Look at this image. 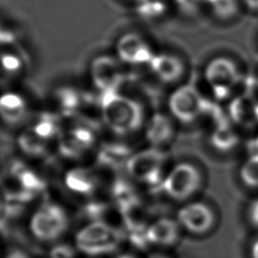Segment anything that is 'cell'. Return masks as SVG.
<instances>
[{
	"mask_svg": "<svg viewBox=\"0 0 258 258\" xmlns=\"http://www.w3.org/2000/svg\"><path fill=\"white\" fill-rule=\"evenodd\" d=\"M100 115L107 129L120 137L140 131L148 118L140 101L121 92L101 96Z\"/></svg>",
	"mask_w": 258,
	"mask_h": 258,
	"instance_id": "6da1fadb",
	"label": "cell"
},
{
	"mask_svg": "<svg viewBox=\"0 0 258 258\" xmlns=\"http://www.w3.org/2000/svg\"><path fill=\"white\" fill-rule=\"evenodd\" d=\"M122 241L121 232L102 220H93L78 230L75 248L89 257H101L118 250Z\"/></svg>",
	"mask_w": 258,
	"mask_h": 258,
	"instance_id": "7a4b0ae2",
	"label": "cell"
},
{
	"mask_svg": "<svg viewBox=\"0 0 258 258\" xmlns=\"http://www.w3.org/2000/svg\"><path fill=\"white\" fill-rule=\"evenodd\" d=\"M69 226L68 212L59 204L51 202L39 205L28 221L30 235L42 244H56L67 233Z\"/></svg>",
	"mask_w": 258,
	"mask_h": 258,
	"instance_id": "3957f363",
	"label": "cell"
},
{
	"mask_svg": "<svg viewBox=\"0 0 258 258\" xmlns=\"http://www.w3.org/2000/svg\"><path fill=\"white\" fill-rule=\"evenodd\" d=\"M243 79V73L235 58L228 55L211 57L203 69V80L218 99H227L238 88Z\"/></svg>",
	"mask_w": 258,
	"mask_h": 258,
	"instance_id": "277c9868",
	"label": "cell"
},
{
	"mask_svg": "<svg viewBox=\"0 0 258 258\" xmlns=\"http://www.w3.org/2000/svg\"><path fill=\"white\" fill-rule=\"evenodd\" d=\"M166 155L162 149L149 146L132 153L125 167L129 177L148 187H160L166 172H164Z\"/></svg>",
	"mask_w": 258,
	"mask_h": 258,
	"instance_id": "5b68a950",
	"label": "cell"
},
{
	"mask_svg": "<svg viewBox=\"0 0 258 258\" xmlns=\"http://www.w3.org/2000/svg\"><path fill=\"white\" fill-rule=\"evenodd\" d=\"M203 182V172L197 164L180 161L166 172L161 189L173 201L188 202L202 188Z\"/></svg>",
	"mask_w": 258,
	"mask_h": 258,
	"instance_id": "8992f818",
	"label": "cell"
},
{
	"mask_svg": "<svg viewBox=\"0 0 258 258\" xmlns=\"http://www.w3.org/2000/svg\"><path fill=\"white\" fill-rule=\"evenodd\" d=\"M89 80L101 96L119 93L126 83V67L115 54L95 56L88 69Z\"/></svg>",
	"mask_w": 258,
	"mask_h": 258,
	"instance_id": "52a82bcc",
	"label": "cell"
},
{
	"mask_svg": "<svg viewBox=\"0 0 258 258\" xmlns=\"http://www.w3.org/2000/svg\"><path fill=\"white\" fill-rule=\"evenodd\" d=\"M168 114L174 121L190 124L199 120L207 111L203 94L190 84H179L169 93L166 101Z\"/></svg>",
	"mask_w": 258,
	"mask_h": 258,
	"instance_id": "ba28073f",
	"label": "cell"
},
{
	"mask_svg": "<svg viewBox=\"0 0 258 258\" xmlns=\"http://www.w3.org/2000/svg\"><path fill=\"white\" fill-rule=\"evenodd\" d=\"M150 42L138 32H125L115 42V55L125 67H148L155 54Z\"/></svg>",
	"mask_w": 258,
	"mask_h": 258,
	"instance_id": "9c48e42d",
	"label": "cell"
},
{
	"mask_svg": "<svg viewBox=\"0 0 258 258\" xmlns=\"http://www.w3.org/2000/svg\"><path fill=\"white\" fill-rule=\"evenodd\" d=\"M175 219L182 230L196 236L211 232L217 221L214 209L202 201L185 202L177 210Z\"/></svg>",
	"mask_w": 258,
	"mask_h": 258,
	"instance_id": "30bf717a",
	"label": "cell"
},
{
	"mask_svg": "<svg viewBox=\"0 0 258 258\" xmlns=\"http://www.w3.org/2000/svg\"><path fill=\"white\" fill-rule=\"evenodd\" d=\"M96 143L95 132L86 125H76L58 136V152L71 160L81 159Z\"/></svg>",
	"mask_w": 258,
	"mask_h": 258,
	"instance_id": "8fae6325",
	"label": "cell"
},
{
	"mask_svg": "<svg viewBox=\"0 0 258 258\" xmlns=\"http://www.w3.org/2000/svg\"><path fill=\"white\" fill-rule=\"evenodd\" d=\"M147 69L163 85L177 86L185 75L184 60L175 52L167 50L156 51Z\"/></svg>",
	"mask_w": 258,
	"mask_h": 258,
	"instance_id": "7c38bea8",
	"label": "cell"
},
{
	"mask_svg": "<svg viewBox=\"0 0 258 258\" xmlns=\"http://www.w3.org/2000/svg\"><path fill=\"white\" fill-rule=\"evenodd\" d=\"M174 119L163 112L150 115L144 125V136L151 147L162 149L171 143L175 136Z\"/></svg>",
	"mask_w": 258,
	"mask_h": 258,
	"instance_id": "4fadbf2b",
	"label": "cell"
},
{
	"mask_svg": "<svg viewBox=\"0 0 258 258\" xmlns=\"http://www.w3.org/2000/svg\"><path fill=\"white\" fill-rule=\"evenodd\" d=\"M27 99L19 92L6 90L0 93V121L9 127H18L28 118Z\"/></svg>",
	"mask_w": 258,
	"mask_h": 258,
	"instance_id": "5bb4252c",
	"label": "cell"
},
{
	"mask_svg": "<svg viewBox=\"0 0 258 258\" xmlns=\"http://www.w3.org/2000/svg\"><path fill=\"white\" fill-rule=\"evenodd\" d=\"M181 231L182 229L176 219L161 217L148 224L146 238L149 245L169 248L179 241Z\"/></svg>",
	"mask_w": 258,
	"mask_h": 258,
	"instance_id": "9a60e30c",
	"label": "cell"
},
{
	"mask_svg": "<svg viewBox=\"0 0 258 258\" xmlns=\"http://www.w3.org/2000/svg\"><path fill=\"white\" fill-rule=\"evenodd\" d=\"M64 187L75 196L91 197L99 185V179L94 170L85 166H74L63 174Z\"/></svg>",
	"mask_w": 258,
	"mask_h": 258,
	"instance_id": "2e32d148",
	"label": "cell"
},
{
	"mask_svg": "<svg viewBox=\"0 0 258 258\" xmlns=\"http://www.w3.org/2000/svg\"><path fill=\"white\" fill-rule=\"evenodd\" d=\"M18 150L26 157L40 159L48 153V141L37 136L31 128L21 131L16 137Z\"/></svg>",
	"mask_w": 258,
	"mask_h": 258,
	"instance_id": "e0dca14e",
	"label": "cell"
},
{
	"mask_svg": "<svg viewBox=\"0 0 258 258\" xmlns=\"http://www.w3.org/2000/svg\"><path fill=\"white\" fill-rule=\"evenodd\" d=\"M239 142L240 137L238 132L228 123L218 124L210 136L211 146L222 153L232 151L238 146Z\"/></svg>",
	"mask_w": 258,
	"mask_h": 258,
	"instance_id": "ac0fdd59",
	"label": "cell"
},
{
	"mask_svg": "<svg viewBox=\"0 0 258 258\" xmlns=\"http://www.w3.org/2000/svg\"><path fill=\"white\" fill-rule=\"evenodd\" d=\"M53 101L59 113L62 115H72L80 108L82 96L77 89L71 86H62L54 92Z\"/></svg>",
	"mask_w": 258,
	"mask_h": 258,
	"instance_id": "d6986e66",
	"label": "cell"
},
{
	"mask_svg": "<svg viewBox=\"0 0 258 258\" xmlns=\"http://www.w3.org/2000/svg\"><path fill=\"white\" fill-rule=\"evenodd\" d=\"M203 4L211 16L220 21L234 19L242 7L239 0H203Z\"/></svg>",
	"mask_w": 258,
	"mask_h": 258,
	"instance_id": "ffe728a7",
	"label": "cell"
},
{
	"mask_svg": "<svg viewBox=\"0 0 258 258\" xmlns=\"http://www.w3.org/2000/svg\"><path fill=\"white\" fill-rule=\"evenodd\" d=\"M131 154L130 149L126 145L122 143H110L101 148L99 159L105 165L116 167L123 163L126 164Z\"/></svg>",
	"mask_w": 258,
	"mask_h": 258,
	"instance_id": "44dd1931",
	"label": "cell"
},
{
	"mask_svg": "<svg viewBox=\"0 0 258 258\" xmlns=\"http://www.w3.org/2000/svg\"><path fill=\"white\" fill-rule=\"evenodd\" d=\"M231 114L237 124L253 126L258 122V105L251 100H238L234 102Z\"/></svg>",
	"mask_w": 258,
	"mask_h": 258,
	"instance_id": "7402d4cb",
	"label": "cell"
},
{
	"mask_svg": "<svg viewBox=\"0 0 258 258\" xmlns=\"http://www.w3.org/2000/svg\"><path fill=\"white\" fill-rule=\"evenodd\" d=\"M32 131L40 138L49 141L59 136V124L56 117L52 114H42L30 127Z\"/></svg>",
	"mask_w": 258,
	"mask_h": 258,
	"instance_id": "603a6c76",
	"label": "cell"
},
{
	"mask_svg": "<svg viewBox=\"0 0 258 258\" xmlns=\"http://www.w3.org/2000/svg\"><path fill=\"white\" fill-rule=\"evenodd\" d=\"M239 177L246 186L258 189V153L250 154L241 164Z\"/></svg>",
	"mask_w": 258,
	"mask_h": 258,
	"instance_id": "cb8c5ba5",
	"label": "cell"
},
{
	"mask_svg": "<svg viewBox=\"0 0 258 258\" xmlns=\"http://www.w3.org/2000/svg\"><path fill=\"white\" fill-rule=\"evenodd\" d=\"M77 249L69 244H55L49 253V258H76Z\"/></svg>",
	"mask_w": 258,
	"mask_h": 258,
	"instance_id": "d4e9b609",
	"label": "cell"
},
{
	"mask_svg": "<svg viewBox=\"0 0 258 258\" xmlns=\"http://www.w3.org/2000/svg\"><path fill=\"white\" fill-rule=\"evenodd\" d=\"M246 217L249 224L258 230V197L249 202L246 210Z\"/></svg>",
	"mask_w": 258,
	"mask_h": 258,
	"instance_id": "484cf974",
	"label": "cell"
},
{
	"mask_svg": "<svg viewBox=\"0 0 258 258\" xmlns=\"http://www.w3.org/2000/svg\"><path fill=\"white\" fill-rule=\"evenodd\" d=\"M241 6L251 12L258 13V0H239Z\"/></svg>",
	"mask_w": 258,
	"mask_h": 258,
	"instance_id": "4316f807",
	"label": "cell"
},
{
	"mask_svg": "<svg viewBox=\"0 0 258 258\" xmlns=\"http://www.w3.org/2000/svg\"><path fill=\"white\" fill-rule=\"evenodd\" d=\"M4 258H30L27 252L21 249H13L7 253Z\"/></svg>",
	"mask_w": 258,
	"mask_h": 258,
	"instance_id": "83f0119b",
	"label": "cell"
},
{
	"mask_svg": "<svg viewBox=\"0 0 258 258\" xmlns=\"http://www.w3.org/2000/svg\"><path fill=\"white\" fill-rule=\"evenodd\" d=\"M250 256L251 258H258V239H256L251 245Z\"/></svg>",
	"mask_w": 258,
	"mask_h": 258,
	"instance_id": "f1b7e54d",
	"label": "cell"
},
{
	"mask_svg": "<svg viewBox=\"0 0 258 258\" xmlns=\"http://www.w3.org/2000/svg\"><path fill=\"white\" fill-rule=\"evenodd\" d=\"M114 258H138V257L132 252L124 251V252H120L119 254H117Z\"/></svg>",
	"mask_w": 258,
	"mask_h": 258,
	"instance_id": "f546056e",
	"label": "cell"
},
{
	"mask_svg": "<svg viewBox=\"0 0 258 258\" xmlns=\"http://www.w3.org/2000/svg\"><path fill=\"white\" fill-rule=\"evenodd\" d=\"M147 258H172V257H170V256L167 255L166 253H163V252L158 251V252H153V253L149 254Z\"/></svg>",
	"mask_w": 258,
	"mask_h": 258,
	"instance_id": "4dcf8cb0",
	"label": "cell"
},
{
	"mask_svg": "<svg viewBox=\"0 0 258 258\" xmlns=\"http://www.w3.org/2000/svg\"><path fill=\"white\" fill-rule=\"evenodd\" d=\"M127 1H130V2H133V3L137 4V3H140V2H142V1H144V0H127Z\"/></svg>",
	"mask_w": 258,
	"mask_h": 258,
	"instance_id": "1f68e13d",
	"label": "cell"
},
{
	"mask_svg": "<svg viewBox=\"0 0 258 258\" xmlns=\"http://www.w3.org/2000/svg\"><path fill=\"white\" fill-rule=\"evenodd\" d=\"M0 210H1V203H0Z\"/></svg>",
	"mask_w": 258,
	"mask_h": 258,
	"instance_id": "d6a6232c",
	"label": "cell"
},
{
	"mask_svg": "<svg viewBox=\"0 0 258 258\" xmlns=\"http://www.w3.org/2000/svg\"><path fill=\"white\" fill-rule=\"evenodd\" d=\"M257 43H258V36H257Z\"/></svg>",
	"mask_w": 258,
	"mask_h": 258,
	"instance_id": "836d02e7",
	"label": "cell"
}]
</instances>
